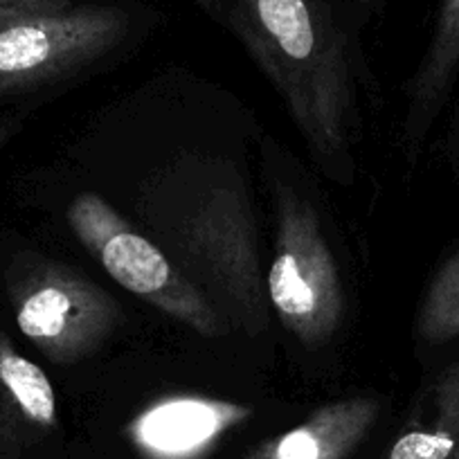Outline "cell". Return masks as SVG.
Instances as JSON below:
<instances>
[{"mask_svg":"<svg viewBox=\"0 0 459 459\" xmlns=\"http://www.w3.org/2000/svg\"><path fill=\"white\" fill-rule=\"evenodd\" d=\"M381 405L372 396L320 405L307 421L264 441L244 459H347L377 423Z\"/></svg>","mask_w":459,"mask_h":459,"instance_id":"obj_9","label":"cell"},{"mask_svg":"<svg viewBox=\"0 0 459 459\" xmlns=\"http://www.w3.org/2000/svg\"><path fill=\"white\" fill-rule=\"evenodd\" d=\"M126 30L129 14L115 5H70L0 23V95L91 65L120 46Z\"/></svg>","mask_w":459,"mask_h":459,"instance_id":"obj_6","label":"cell"},{"mask_svg":"<svg viewBox=\"0 0 459 459\" xmlns=\"http://www.w3.org/2000/svg\"><path fill=\"white\" fill-rule=\"evenodd\" d=\"M459 70V0H441L435 34L410 88L405 143L419 144Z\"/></svg>","mask_w":459,"mask_h":459,"instance_id":"obj_10","label":"cell"},{"mask_svg":"<svg viewBox=\"0 0 459 459\" xmlns=\"http://www.w3.org/2000/svg\"><path fill=\"white\" fill-rule=\"evenodd\" d=\"M432 394V417L405 430L387 459H455L459 455V360L450 365Z\"/></svg>","mask_w":459,"mask_h":459,"instance_id":"obj_11","label":"cell"},{"mask_svg":"<svg viewBox=\"0 0 459 459\" xmlns=\"http://www.w3.org/2000/svg\"><path fill=\"white\" fill-rule=\"evenodd\" d=\"M253 408L203 394H169L140 410L125 428L143 459H201Z\"/></svg>","mask_w":459,"mask_h":459,"instance_id":"obj_7","label":"cell"},{"mask_svg":"<svg viewBox=\"0 0 459 459\" xmlns=\"http://www.w3.org/2000/svg\"><path fill=\"white\" fill-rule=\"evenodd\" d=\"M455 459H459V455H457V457H455Z\"/></svg>","mask_w":459,"mask_h":459,"instance_id":"obj_17","label":"cell"},{"mask_svg":"<svg viewBox=\"0 0 459 459\" xmlns=\"http://www.w3.org/2000/svg\"><path fill=\"white\" fill-rule=\"evenodd\" d=\"M235 34L284 100L316 160L350 180L356 104L351 25L331 0H194Z\"/></svg>","mask_w":459,"mask_h":459,"instance_id":"obj_2","label":"cell"},{"mask_svg":"<svg viewBox=\"0 0 459 459\" xmlns=\"http://www.w3.org/2000/svg\"><path fill=\"white\" fill-rule=\"evenodd\" d=\"M7 290L21 333L56 365H74L95 354L122 316L106 290L46 257L16 264Z\"/></svg>","mask_w":459,"mask_h":459,"instance_id":"obj_5","label":"cell"},{"mask_svg":"<svg viewBox=\"0 0 459 459\" xmlns=\"http://www.w3.org/2000/svg\"><path fill=\"white\" fill-rule=\"evenodd\" d=\"M16 126H19V122L16 120H3L0 122V147L7 143V140L12 138V134L16 131Z\"/></svg>","mask_w":459,"mask_h":459,"instance_id":"obj_15","label":"cell"},{"mask_svg":"<svg viewBox=\"0 0 459 459\" xmlns=\"http://www.w3.org/2000/svg\"><path fill=\"white\" fill-rule=\"evenodd\" d=\"M12 21V19H10ZM0 23H5V21H0Z\"/></svg>","mask_w":459,"mask_h":459,"instance_id":"obj_16","label":"cell"},{"mask_svg":"<svg viewBox=\"0 0 459 459\" xmlns=\"http://www.w3.org/2000/svg\"><path fill=\"white\" fill-rule=\"evenodd\" d=\"M381 3L383 0H347L342 10L344 19L351 25V30H356L381 7Z\"/></svg>","mask_w":459,"mask_h":459,"instance_id":"obj_14","label":"cell"},{"mask_svg":"<svg viewBox=\"0 0 459 459\" xmlns=\"http://www.w3.org/2000/svg\"><path fill=\"white\" fill-rule=\"evenodd\" d=\"M134 210L144 228L205 295L225 325L268 329L266 275L246 176L228 158L185 156L140 183Z\"/></svg>","mask_w":459,"mask_h":459,"instance_id":"obj_1","label":"cell"},{"mask_svg":"<svg viewBox=\"0 0 459 459\" xmlns=\"http://www.w3.org/2000/svg\"><path fill=\"white\" fill-rule=\"evenodd\" d=\"M56 428V394L48 374L0 333V459H12Z\"/></svg>","mask_w":459,"mask_h":459,"instance_id":"obj_8","label":"cell"},{"mask_svg":"<svg viewBox=\"0 0 459 459\" xmlns=\"http://www.w3.org/2000/svg\"><path fill=\"white\" fill-rule=\"evenodd\" d=\"M417 335L428 344L459 338V253L450 255L432 277L419 308Z\"/></svg>","mask_w":459,"mask_h":459,"instance_id":"obj_12","label":"cell"},{"mask_svg":"<svg viewBox=\"0 0 459 459\" xmlns=\"http://www.w3.org/2000/svg\"><path fill=\"white\" fill-rule=\"evenodd\" d=\"M266 293L281 325L308 350L329 342L342 325V281L316 207L281 180Z\"/></svg>","mask_w":459,"mask_h":459,"instance_id":"obj_4","label":"cell"},{"mask_svg":"<svg viewBox=\"0 0 459 459\" xmlns=\"http://www.w3.org/2000/svg\"><path fill=\"white\" fill-rule=\"evenodd\" d=\"M70 5H73V0H0V21L64 10Z\"/></svg>","mask_w":459,"mask_h":459,"instance_id":"obj_13","label":"cell"},{"mask_svg":"<svg viewBox=\"0 0 459 459\" xmlns=\"http://www.w3.org/2000/svg\"><path fill=\"white\" fill-rule=\"evenodd\" d=\"M68 223L79 244L131 295L203 338H219L228 331L221 313L165 250L104 198L79 194L68 207Z\"/></svg>","mask_w":459,"mask_h":459,"instance_id":"obj_3","label":"cell"}]
</instances>
